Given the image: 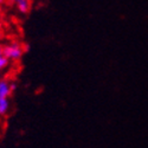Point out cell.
<instances>
[{"label": "cell", "mask_w": 148, "mask_h": 148, "mask_svg": "<svg viewBox=\"0 0 148 148\" xmlns=\"http://www.w3.org/2000/svg\"><path fill=\"white\" fill-rule=\"evenodd\" d=\"M10 109V101L8 98H1L0 100V115H4Z\"/></svg>", "instance_id": "obj_4"}, {"label": "cell", "mask_w": 148, "mask_h": 148, "mask_svg": "<svg viewBox=\"0 0 148 148\" xmlns=\"http://www.w3.org/2000/svg\"><path fill=\"white\" fill-rule=\"evenodd\" d=\"M7 65H8V60L4 57V53H3V47L0 46V71L4 70Z\"/></svg>", "instance_id": "obj_5"}, {"label": "cell", "mask_w": 148, "mask_h": 148, "mask_svg": "<svg viewBox=\"0 0 148 148\" xmlns=\"http://www.w3.org/2000/svg\"><path fill=\"white\" fill-rule=\"evenodd\" d=\"M3 53L7 60H17L23 56V47L19 44L13 43L3 47Z\"/></svg>", "instance_id": "obj_1"}, {"label": "cell", "mask_w": 148, "mask_h": 148, "mask_svg": "<svg viewBox=\"0 0 148 148\" xmlns=\"http://www.w3.org/2000/svg\"><path fill=\"white\" fill-rule=\"evenodd\" d=\"M16 5L18 11L21 12V13H27L31 10V3L29 0H18V1H16Z\"/></svg>", "instance_id": "obj_3"}, {"label": "cell", "mask_w": 148, "mask_h": 148, "mask_svg": "<svg viewBox=\"0 0 148 148\" xmlns=\"http://www.w3.org/2000/svg\"><path fill=\"white\" fill-rule=\"evenodd\" d=\"M12 90H11L10 83L6 81H0V100L1 98H8Z\"/></svg>", "instance_id": "obj_2"}]
</instances>
